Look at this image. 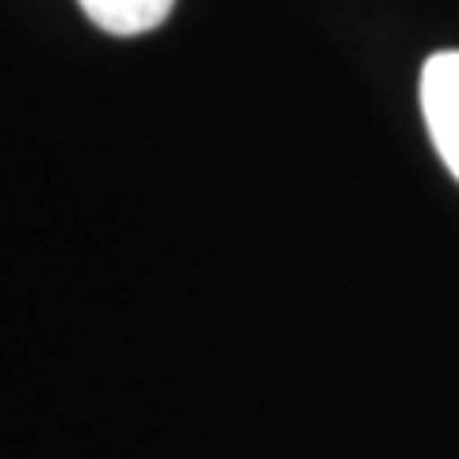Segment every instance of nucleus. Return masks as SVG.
<instances>
[{"mask_svg":"<svg viewBox=\"0 0 459 459\" xmlns=\"http://www.w3.org/2000/svg\"><path fill=\"white\" fill-rule=\"evenodd\" d=\"M96 27L111 35H146L161 27L177 0H77Z\"/></svg>","mask_w":459,"mask_h":459,"instance_id":"f03ea898","label":"nucleus"},{"mask_svg":"<svg viewBox=\"0 0 459 459\" xmlns=\"http://www.w3.org/2000/svg\"><path fill=\"white\" fill-rule=\"evenodd\" d=\"M421 111L440 161L459 180V50H440L425 62Z\"/></svg>","mask_w":459,"mask_h":459,"instance_id":"f257e3e1","label":"nucleus"}]
</instances>
